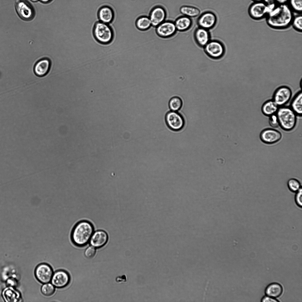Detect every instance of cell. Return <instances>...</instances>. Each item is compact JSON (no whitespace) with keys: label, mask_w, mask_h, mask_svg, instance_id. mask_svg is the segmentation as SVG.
Listing matches in <instances>:
<instances>
[{"label":"cell","mask_w":302,"mask_h":302,"mask_svg":"<svg viewBox=\"0 0 302 302\" xmlns=\"http://www.w3.org/2000/svg\"><path fill=\"white\" fill-rule=\"evenodd\" d=\"M296 193L295 201L296 205L301 208L302 206V190L301 187Z\"/></svg>","instance_id":"cell-34"},{"label":"cell","mask_w":302,"mask_h":302,"mask_svg":"<svg viewBox=\"0 0 302 302\" xmlns=\"http://www.w3.org/2000/svg\"><path fill=\"white\" fill-rule=\"evenodd\" d=\"M217 20L216 16L214 13L207 11L200 15L198 19L197 23L199 27L209 30L215 26Z\"/></svg>","instance_id":"cell-13"},{"label":"cell","mask_w":302,"mask_h":302,"mask_svg":"<svg viewBox=\"0 0 302 302\" xmlns=\"http://www.w3.org/2000/svg\"><path fill=\"white\" fill-rule=\"evenodd\" d=\"M194 37L198 45L204 47L210 40V34L208 30L198 27L194 33Z\"/></svg>","instance_id":"cell-19"},{"label":"cell","mask_w":302,"mask_h":302,"mask_svg":"<svg viewBox=\"0 0 302 302\" xmlns=\"http://www.w3.org/2000/svg\"><path fill=\"white\" fill-rule=\"evenodd\" d=\"M292 96L291 89L285 86L277 88L273 96V100L279 107L284 106L290 100Z\"/></svg>","instance_id":"cell-9"},{"label":"cell","mask_w":302,"mask_h":302,"mask_svg":"<svg viewBox=\"0 0 302 302\" xmlns=\"http://www.w3.org/2000/svg\"><path fill=\"white\" fill-rule=\"evenodd\" d=\"M294 12L287 3L278 4L266 17L267 24L271 28L284 29L292 24Z\"/></svg>","instance_id":"cell-1"},{"label":"cell","mask_w":302,"mask_h":302,"mask_svg":"<svg viewBox=\"0 0 302 302\" xmlns=\"http://www.w3.org/2000/svg\"><path fill=\"white\" fill-rule=\"evenodd\" d=\"M98 17L99 21L109 24L111 23L114 19V12L109 6H104L99 9Z\"/></svg>","instance_id":"cell-18"},{"label":"cell","mask_w":302,"mask_h":302,"mask_svg":"<svg viewBox=\"0 0 302 302\" xmlns=\"http://www.w3.org/2000/svg\"><path fill=\"white\" fill-rule=\"evenodd\" d=\"M166 12L165 9L161 6H156L152 9L149 17L152 26L156 27L165 21Z\"/></svg>","instance_id":"cell-15"},{"label":"cell","mask_w":302,"mask_h":302,"mask_svg":"<svg viewBox=\"0 0 302 302\" xmlns=\"http://www.w3.org/2000/svg\"><path fill=\"white\" fill-rule=\"evenodd\" d=\"M174 23L177 30L183 32L190 28L192 21L191 18L183 15L177 18Z\"/></svg>","instance_id":"cell-22"},{"label":"cell","mask_w":302,"mask_h":302,"mask_svg":"<svg viewBox=\"0 0 302 302\" xmlns=\"http://www.w3.org/2000/svg\"><path fill=\"white\" fill-rule=\"evenodd\" d=\"M135 24L137 28L141 31L146 30L152 26L149 17L145 16H141L138 18Z\"/></svg>","instance_id":"cell-26"},{"label":"cell","mask_w":302,"mask_h":302,"mask_svg":"<svg viewBox=\"0 0 302 302\" xmlns=\"http://www.w3.org/2000/svg\"><path fill=\"white\" fill-rule=\"evenodd\" d=\"M51 65V61L49 59L45 58L41 59L35 64L34 67V72L38 77H43L49 72Z\"/></svg>","instance_id":"cell-17"},{"label":"cell","mask_w":302,"mask_h":302,"mask_svg":"<svg viewBox=\"0 0 302 302\" xmlns=\"http://www.w3.org/2000/svg\"><path fill=\"white\" fill-rule=\"evenodd\" d=\"M261 141L267 145H272L280 141L282 137L281 133L273 128H267L262 130L260 134Z\"/></svg>","instance_id":"cell-10"},{"label":"cell","mask_w":302,"mask_h":302,"mask_svg":"<svg viewBox=\"0 0 302 302\" xmlns=\"http://www.w3.org/2000/svg\"><path fill=\"white\" fill-rule=\"evenodd\" d=\"M7 283L9 286L12 287L15 286L17 284L16 281L12 279H10L8 280Z\"/></svg>","instance_id":"cell-36"},{"label":"cell","mask_w":302,"mask_h":302,"mask_svg":"<svg viewBox=\"0 0 302 302\" xmlns=\"http://www.w3.org/2000/svg\"><path fill=\"white\" fill-rule=\"evenodd\" d=\"M156 28L157 35L163 38L172 37L177 31L174 22L171 21H165Z\"/></svg>","instance_id":"cell-12"},{"label":"cell","mask_w":302,"mask_h":302,"mask_svg":"<svg viewBox=\"0 0 302 302\" xmlns=\"http://www.w3.org/2000/svg\"><path fill=\"white\" fill-rule=\"evenodd\" d=\"M166 124L173 131H178L184 127V121L182 114L178 111H170L166 114Z\"/></svg>","instance_id":"cell-7"},{"label":"cell","mask_w":302,"mask_h":302,"mask_svg":"<svg viewBox=\"0 0 302 302\" xmlns=\"http://www.w3.org/2000/svg\"><path fill=\"white\" fill-rule=\"evenodd\" d=\"M30 0L31 1H33V2H36V1H38L39 0Z\"/></svg>","instance_id":"cell-40"},{"label":"cell","mask_w":302,"mask_h":302,"mask_svg":"<svg viewBox=\"0 0 302 302\" xmlns=\"http://www.w3.org/2000/svg\"><path fill=\"white\" fill-rule=\"evenodd\" d=\"M15 9L19 17L25 21L32 20L35 17V11L33 6L26 0H17Z\"/></svg>","instance_id":"cell-6"},{"label":"cell","mask_w":302,"mask_h":302,"mask_svg":"<svg viewBox=\"0 0 302 302\" xmlns=\"http://www.w3.org/2000/svg\"><path fill=\"white\" fill-rule=\"evenodd\" d=\"M261 301L262 302H278L279 301L276 299L275 298L266 296L262 298Z\"/></svg>","instance_id":"cell-35"},{"label":"cell","mask_w":302,"mask_h":302,"mask_svg":"<svg viewBox=\"0 0 302 302\" xmlns=\"http://www.w3.org/2000/svg\"><path fill=\"white\" fill-rule=\"evenodd\" d=\"M254 2L260 1H263V0H252Z\"/></svg>","instance_id":"cell-39"},{"label":"cell","mask_w":302,"mask_h":302,"mask_svg":"<svg viewBox=\"0 0 302 302\" xmlns=\"http://www.w3.org/2000/svg\"><path fill=\"white\" fill-rule=\"evenodd\" d=\"M290 107L297 116H301L302 114V93L299 92L293 99Z\"/></svg>","instance_id":"cell-24"},{"label":"cell","mask_w":302,"mask_h":302,"mask_svg":"<svg viewBox=\"0 0 302 302\" xmlns=\"http://www.w3.org/2000/svg\"><path fill=\"white\" fill-rule=\"evenodd\" d=\"M204 48L206 54L213 59L221 58L225 52V48L223 44L217 40H210Z\"/></svg>","instance_id":"cell-8"},{"label":"cell","mask_w":302,"mask_h":302,"mask_svg":"<svg viewBox=\"0 0 302 302\" xmlns=\"http://www.w3.org/2000/svg\"><path fill=\"white\" fill-rule=\"evenodd\" d=\"M41 291L45 296H49L52 295L55 291V286L49 283H44L42 286Z\"/></svg>","instance_id":"cell-30"},{"label":"cell","mask_w":302,"mask_h":302,"mask_svg":"<svg viewBox=\"0 0 302 302\" xmlns=\"http://www.w3.org/2000/svg\"><path fill=\"white\" fill-rule=\"evenodd\" d=\"M52 0H40L42 2L44 3H49Z\"/></svg>","instance_id":"cell-38"},{"label":"cell","mask_w":302,"mask_h":302,"mask_svg":"<svg viewBox=\"0 0 302 302\" xmlns=\"http://www.w3.org/2000/svg\"><path fill=\"white\" fill-rule=\"evenodd\" d=\"M276 5H268L263 1L254 2L249 7L248 13L254 19H261L266 17L269 12Z\"/></svg>","instance_id":"cell-5"},{"label":"cell","mask_w":302,"mask_h":302,"mask_svg":"<svg viewBox=\"0 0 302 302\" xmlns=\"http://www.w3.org/2000/svg\"><path fill=\"white\" fill-rule=\"evenodd\" d=\"M35 274L37 280L40 283H47L51 280L53 275V270L49 265L42 263L36 267Z\"/></svg>","instance_id":"cell-11"},{"label":"cell","mask_w":302,"mask_h":302,"mask_svg":"<svg viewBox=\"0 0 302 302\" xmlns=\"http://www.w3.org/2000/svg\"><path fill=\"white\" fill-rule=\"evenodd\" d=\"M287 3L294 12L301 14L302 0H288Z\"/></svg>","instance_id":"cell-28"},{"label":"cell","mask_w":302,"mask_h":302,"mask_svg":"<svg viewBox=\"0 0 302 302\" xmlns=\"http://www.w3.org/2000/svg\"><path fill=\"white\" fill-rule=\"evenodd\" d=\"M276 114L279 126L283 130L289 132L295 127L297 116L290 107L285 106L279 107Z\"/></svg>","instance_id":"cell-3"},{"label":"cell","mask_w":302,"mask_h":302,"mask_svg":"<svg viewBox=\"0 0 302 302\" xmlns=\"http://www.w3.org/2000/svg\"><path fill=\"white\" fill-rule=\"evenodd\" d=\"M292 25L294 29L299 32L302 30V16L301 14L294 16L292 23Z\"/></svg>","instance_id":"cell-31"},{"label":"cell","mask_w":302,"mask_h":302,"mask_svg":"<svg viewBox=\"0 0 302 302\" xmlns=\"http://www.w3.org/2000/svg\"><path fill=\"white\" fill-rule=\"evenodd\" d=\"M93 34L96 40L100 43L109 44L114 37V32L108 24L100 21L96 22L93 27Z\"/></svg>","instance_id":"cell-4"},{"label":"cell","mask_w":302,"mask_h":302,"mask_svg":"<svg viewBox=\"0 0 302 302\" xmlns=\"http://www.w3.org/2000/svg\"><path fill=\"white\" fill-rule=\"evenodd\" d=\"M182 105V99L178 96L172 97L169 102V106L171 111H178L181 109Z\"/></svg>","instance_id":"cell-27"},{"label":"cell","mask_w":302,"mask_h":302,"mask_svg":"<svg viewBox=\"0 0 302 302\" xmlns=\"http://www.w3.org/2000/svg\"><path fill=\"white\" fill-rule=\"evenodd\" d=\"M279 108L278 106L272 99L265 102L262 106L261 110L265 115L270 116L276 114Z\"/></svg>","instance_id":"cell-23"},{"label":"cell","mask_w":302,"mask_h":302,"mask_svg":"<svg viewBox=\"0 0 302 302\" xmlns=\"http://www.w3.org/2000/svg\"><path fill=\"white\" fill-rule=\"evenodd\" d=\"M283 291L282 286L278 283L274 282L270 283L266 287L265 293L266 296L276 298L280 297Z\"/></svg>","instance_id":"cell-21"},{"label":"cell","mask_w":302,"mask_h":302,"mask_svg":"<svg viewBox=\"0 0 302 302\" xmlns=\"http://www.w3.org/2000/svg\"><path fill=\"white\" fill-rule=\"evenodd\" d=\"M109 238V235L106 231L102 229H97L93 232L89 242L93 247L99 248L106 244Z\"/></svg>","instance_id":"cell-14"},{"label":"cell","mask_w":302,"mask_h":302,"mask_svg":"<svg viewBox=\"0 0 302 302\" xmlns=\"http://www.w3.org/2000/svg\"><path fill=\"white\" fill-rule=\"evenodd\" d=\"M95 248L92 246L88 247L85 250L84 255L87 258H91L93 257L96 254Z\"/></svg>","instance_id":"cell-33"},{"label":"cell","mask_w":302,"mask_h":302,"mask_svg":"<svg viewBox=\"0 0 302 302\" xmlns=\"http://www.w3.org/2000/svg\"><path fill=\"white\" fill-rule=\"evenodd\" d=\"M180 12L183 16L190 18L198 16L200 13V10L197 8L187 5L181 6L180 9Z\"/></svg>","instance_id":"cell-25"},{"label":"cell","mask_w":302,"mask_h":302,"mask_svg":"<svg viewBox=\"0 0 302 302\" xmlns=\"http://www.w3.org/2000/svg\"><path fill=\"white\" fill-rule=\"evenodd\" d=\"M278 4H283L287 3L288 0H275Z\"/></svg>","instance_id":"cell-37"},{"label":"cell","mask_w":302,"mask_h":302,"mask_svg":"<svg viewBox=\"0 0 302 302\" xmlns=\"http://www.w3.org/2000/svg\"><path fill=\"white\" fill-rule=\"evenodd\" d=\"M269 117V123L270 126L275 129L279 127V123L276 114H274Z\"/></svg>","instance_id":"cell-32"},{"label":"cell","mask_w":302,"mask_h":302,"mask_svg":"<svg viewBox=\"0 0 302 302\" xmlns=\"http://www.w3.org/2000/svg\"><path fill=\"white\" fill-rule=\"evenodd\" d=\"M70 279V276L68 273L63 270H59L53 274L51 282L55 287L63 288L69 284Z\"/></svg>","instance_id":"cell-16"},{"label":"cell","mask_w":302,"mask_h":302,"mask_svg":"<svg viewBox=\"0 0 302 302\" xmlns=\"http://www.w3.org/2000/svg\"><path fill=\"white\" fill-rule=\"evenodd\" d=\"M287 185L289 190L293 192H296L301 188L300 182L294 178L289 179L288 181Z\"/></svg>","instance_id":"cell-29"},{"label":"cell","mask_w":302,"mask_h":302,"mask_svg":"<svg viewBox=\"0 0 302 302\" xmlns=\"http://www.w3.org/2000/svg\"><path fill=\"white\" fill-rule=\"evenodd\" d=\"M95 231L93 224L86 220L77 222L72 230L70 238L73 243L80 247L86 245Z\"/></svg>","instance_id":"cell-2"},{"label":"cell","mask_w":302,"mask_h":302,"mask_svg":"<svg viewBox=\"0 0 302 302\" xmlns=\"http://www.w3.org/2000/svg\"><path fill=\"white\" fill-rule=\"evenodd\" d=\"M4 300L7 302L19 301L21 299L20 293L13 287L9 286L5 288L2 292Z\"/></svg>","instance_id":"cell-20"}]
</instances>
